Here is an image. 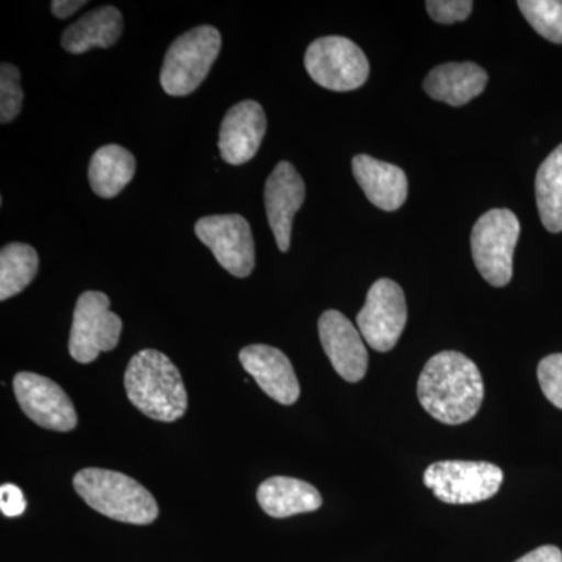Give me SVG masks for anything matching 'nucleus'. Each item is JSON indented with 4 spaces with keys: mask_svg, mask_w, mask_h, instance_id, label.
Returning <instances> with one entry per match:
<instances>
[{
    "mask_svg": "<svg viewBox=\"0 0 562 562\" xmlns=\"http://www.w3.org/2000/svg\"><path fill=\"white\" fill-rule=\"evenodd\" d=\"M417 397L432 419L446 425L465 424L476 416L483 403L482 373L460 351H441L425 364Z\"/></svg>",
    "mask_w": 562,
    "mask_h": 562,
    "instance_id": "f257e3e1",
    "label": "nucleus"
},
{
    "mask_svg": "<svg viewBox=\"0 0 562 562\" xmlns=\"http://www.w3.org/2000/svg\"><path fill=\"white\" fill-rule=\"evenodd\" d=\"M428 14L439 24H454L468 20L473 10L469 0H428Z\"/></svg>",
    "mask_w": 562,
    "mask_h": 562,
    "instance_id": "a878e982",
    "label": "nucleus"
},
{
    "mask_svg": "<svg viewBox=\"0 0 562 562\" xmlns=\"http://www.w3.org/2000/svg\"><path fill=\"white\" fill-rule=\"evenodd\" d=\"M13 387L22 412L40 427L61 432L77 427L76 408L60 384L40 373L20 372Z\"/></svg>",
    "mask_w": 562,
    "mask_h": 562,
    "instance_id": "9b49d317",
    "label": "nucleus"
},
{
    "mask_svg": "<svg viewBox=\"0 0 562 562\" xmlns=\"http://www.w3.org/2000/svg\"><path fill=\"white\" fill-rule=\"evenodd\" d=\"M257 501L273 519L313 513L322 506L321 492L313 484L291 476H272L260 484Z\"/></svg>",
    "mask_w": 562,
    "mask_h": 562,
    "instance_id": "a211bd4d",
    "label": "nucleus"
},
{
    "mask_svg": "<svg viewBox=\"0 0 562 562\" xmlns=\"http://www.w3.org/2000/svg\"><path fill=\"white\" fill-rule=\"evenodd\" d=\"M319 338L325 355L335 371L346 382L358 383L368 372L369 355L362 335L341 312L328 310L322 314Z\"/></svg>",
    "mask_w": 562,
    "mask_h": 562,
    "instance_id": "f8f14e48",
    "label": "nucleus"
},
{
    "mask_svg": "<svg viewBox=\"0 0 562 562\" xmlns=\"http://www.w3.org/2000/svg\"><path fill=\"white\" fill-rule=\"evenodd\" d=\"M351 169L366 198L376 209L398 210L408 198V179L398 166L375 160L369 155H357L351 160Z\"/></svg>",
    "mask_w": 562,
    "mask_h": 562,
    "instance_id": "dca6fc26",
    "label": "nucleus"
},
{
    "mask_svg": "<svg viewBox=\"0 0 562 562\" xmlns=\"http://www.w3.org/2000/svg\"><path fill=\"white\" fill-rule=\"evenodd\" d=\"M516 562H562V552L554 546H542Z\"/></svg>",
    "mask_w": 562,
    "mask_h": 562,
    "instance_id": "cd10ccee",
    "label": "nucleus"
},
{
    "mask_svg": "<svg viewBox=\"0 0 562 562\" xmlns=\"http://www.w3.org/2000/svg\"><path fill=\"white\" fill-rule=\"evenodd\" d=\"M502 483V469L486 461H439L428 465L424 473L425 486L449 505L490 501Z\"/></svg>",
    "mask_w": 562,
    "mask_h": 562,
    "instance_id": "423d86ee",
    "label": "nucleus"
},
{
    "mask_svg": "<svg viewBox=\"0 0 562 562\" xmlns=\"http://www.w3.org/2000/svg\"><path fill=\"white\" fill-rule=\"evenodd\" d=\"M301 173L288 161H280L265 187L266 214L280 251L290 250L292 221L305 201Z\"/></svg>",
    "mask_w": 562,
    "mask_h": 562,
    "instance_id": "ddd939ff",
    "label": "nucleus"
},
{
    "mask_svg": "<svg viewBox=\"0 0 562 562\" xmlns=\"http://www.w3.org/2000/svg\"><path fill=\"white\" fill-rule=\"evenodd\" d=\"M122 29L124 20L116 7H99L66 29L61 46L72 55L87 54L95 47L109 49L120 41Z\"/></svg>",
    "mask_w": 562,
    "mask_h": 562,
    "instance_id": "6ab92c4d",
    "label": "nucleus"
},
{
    "mask_svg": "<svg viewBox=\"0 0 562 562\" xmlns=\"http://www.w3.org/2000/svg\"><path fill=\"white\" fill-rule=\"evenodd\" d=\"M517 7L539 35L562 44V0H520Z\"/></svg>",
    "mask_w": 562,
    "mask_h": 562,
    "instance_id": "5701e85b",
    "label": "nucleus"
},
{
    "mask_svg": "<svg viewBox=\"0 0 562 562\" xmlns=\"http://www.w3.org/2000/svg\"><path fill=\"white\" fill-rule=\"evenodd\" d=\"M239 361L272 401L290 406L301 397V384L283 351L266 344H254L239 351Z\"/></svg>",
    "mask_w": 562,
    "mask_h": 562,
    "instance_id": "4468645a",
    "label": "nucleus"
},
{
    "mask_svg": "<svg viewBox=\"0 0 562 562\" xmlns=\"http://www.w3.org/2000/svg\"><path fill=\"white\" fill-rule=\"evenodd\" d=\"M408 321L405 294L395 281L380 279L372 284L364 306L358 313V328L364 341L376 351L397 346Z\"/></svg>",
    "mask_w": 562,
    "mask_h": 562,
    "instance_id": "1a4fd4ad",
    "label": "nucleus"
},
{
    "mask_svg": "<svg viewBox=\"0 0 562 562\" xmlns=\"http://www.w3.org/2000/svg\"><path fill=\"white\" fill-rule=\"evenodd\" d=\"M305 68L319 87L338 92L358 90L371 72L364 52L344 36L313 41L306 49Z\"/></svg>",
    "mask_w": 562,
    "mask_h": 562,
    "instance_id": "6e6552de",
    "label": "nucleus"
},
{
    "mask_svg": "<svg viewBox=\"0 0 562 562\" xmlns=\"http://www.w3.org/2000/svg\"><path fill=\"white\" fill-rule=\"evenodd\" d=\"M85 5H87V2H81V0H74V2L72 0H54L50 7L54 16H57L58 20H66Z\"/></svg>",
    "mask_w": 562,
    "mask_h": 562,
    "instance_id": "c85d7f7f",
    "label": "nucleus"
},
{
    "mask_svg": "<svg viewBox=\"0 0 562 562\" xmlns=\"http://www.w3.org/2000/svg\"><path fill=\"white\" fill-rule=\"evenodd\" d=\"M536 202L542 225L562 232V144L543 160L536 173Z\"/></svg>",
    "mask_w": 562,
    "mask_h": 562,
    "instance_id": "412c9836",
    "label": "nucleus"
},
{
    "mask_svg": "<svg viewBox=\"0 0 562 562\" xmlns=\"http://www.w3.org/2000/svg\"><path fill=\"white\" fill-rule=\"evenodd\" d=\"M40 258L32 246L11 243L0 250V301L24 291L38 273Z\"/></svg>",
    "mask_w": 562,
    "mask_h": 562,
    "instance_id": "4be33fe9",
    "label": "nucleus"
},
{
    "mask_svg": "<svg viewBox=\"0 0 562 562\" xmlns=\"http://www.w3.org/2000/svg\"><path fill=\"white\" fill-rule=\"evenodd\" d=\"M487 83V74L475 63H446L425 77L424 90L431 99L462 106L479 98Z\"/></svg>",
    "mask_w": 562,
    "mask_h": 562,
    "instance_id": "f3484780",
    "label": "nucleus"
},
{
    "mask_svg": "<svg viewBox=\"0 0 562 562\" xmlns=\"http://www.w3.org/2000/svg\"><path fill=\"white\" fill-rule=\"evenodd\" d=\"M538 380L547 401L562 409V353L549 355L539 362Z\"/></svg>",
    "mask_w": 562,
    "mask_h": 562,
    "instance_id": "393cba45",
    "label": "nucleus"
},
{
    "mask_svg": "<svg viewBox=\"0 0 562 562\" xmlns=\"http://www.w3.org/2000/svg\"><path fill=\"white\" fill-rule=\"evenodd\" d=\"M266 127L268 121L260 103L244 101L233 105L221 124L222 160L232 166H241L250 161L260 150Z\"/></svg>",
    "mask_w": 562,
    "mask_h": 562,
    "instance_id": "2eb2a0df",
    "label": "nucleus"
},
{
    "mask_svg": "<svg viewBox=\"0 0 562 562\" xmlns=\"http://www.w3.org/2000/svg\"><path fill=\"white\" fill-rule=\"evenodd\" d=\"M27 508L24 492L16 484L5 483L0 487V512L7 517H20Z\"/></svg>",
    "mask_w": 562,
    "mask_h": 562,
    "instance_id": "bb28decb",
    "label": "nucleus"
},
{
    "mask_svg": "<svg viewBox=\"0 0 562 562\" xmlns=\"http://www.w3.org/2000/svg\"><path fill=\"white\" fill-rule=\"evenodd\" d=\"M124 386L128 401L150 419L176 422L187 413L188 392L180 371L161 351H138L128 362Z\"/></svg>",
    "mask_w": 562,
    "mask_h": 562,
    "instance_id": "f03ea898",
    "label": "nucleus"
},
{
    "mask_svg": "<svg viewBox=\"0 0 562 562\" xmlns=\"http://www.w3.org/2000/svg\"><path fill=\"white\" fill-rule=\"evenodd\" d=\"M122 321L110 310L109 295L87 291L76 303L69 336V353L77 362L90 364L103 351L116 349Z\"/></svg>",
    "mask_w": 562,
    "mask_h": 562,
    "instance_id": "0eeeda50",
    "label": "nucleus"
},
{
    "mask_svg": "<svg viewBox=\"0 0 562 562\" xmlns=\"http://www.w3.org/2000/svg\"><path fill=\"white\" fill-rule=\"evenodd\" d=\"M24 92L21 74L16 66L2 63L0 66V122L9 124L21 113Z\"/></svg>",
    "mask_w": 562,
    "mask_h": 562,
    "instance_id": "b1692460",
    "label": "nucleus"
},
{
    "mask_svg": "<svg viewBox=\"0 0 562 562\" xmlns=\"http://www.w3.org/2000/svg\"><path fill=\"white\" fill-rule=\"evenodd\" d=\"M136 172L131 150L117 144H106L94 151L88 169L91 190L102 199H113L124 191Z\"/></svg>",
    "mask_w": 562,
    "mask_h": 562,
    "instance_id": "aec40b11",
    "label": "nucleus"
},
{
    "mask_svg": "<svg viewBox=\"0 0 562 562\" xmlns=\"http://www.w3.org/2000/svg\"><path fill=\"white\" fill-rule=\"evenodd\" d=\"M74 490L94 512L132 525L157 520L158 505L143 484L125 473L109 469H81L74 475Z\"/></svg>",
    "mask_w": 562,
    "mask_h": 562,
    "instance_id": "7ed1b4c3",
    "label": "nucleus"
},
{
    "mask_svg": "<svg viewBox=\"0 0 562 562\" xmlns=\"http://www.w3.org/2000/svg\"><path fill=\"white\" fill-rule=\"evenodd\" d=\"M221 47V33L211 25L192 29L173 41L160 74L166 94L183 98L198 90L220 57Z\"/></svg>",
    "mask_w": 562,
    "mask_h": 562,
    "instance_id": "20e7f679",
    "label": "nucleus"
},
{
    "mask_svg": "<svg viewBox=\"0 0 562 562\" xmlns=\"http://www.w3.org/2000/svg\"><path fill=\"white\" fill-rule=\"evenodd\" d=\"M519 236L520 222L512 210L487 211L473 225V262L492 286L503 288L512 281L514 249Z\"/></svg>",
    "mask_w": 562,
    "mask_h": 562,
    "instance_id": "39448f33",
    "label": "nucleus"
},
{
    "mask_svg": "<svg viewBox=\"0 0 562 562\" xmlns=\"http://www.w3.org/2000/svg\"><path fill=\"white\" fill-rule=\"evenodd\" d=\"M195 235L233 277L246 279L255 268V241L249 222L239 214H214L198 221Z\"/></svg>",
    "mask_w": 562,
    "mask_h": 562,
    "instance_id": "9d476101",
    "label": "nucleus"
}]
</instances>
